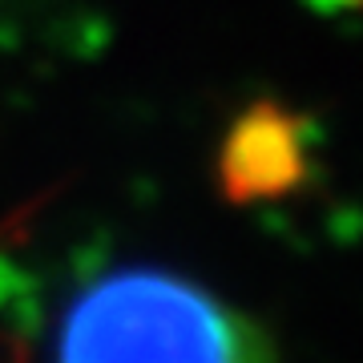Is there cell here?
I'll list each match as a JSON object with an SVG mask.
<instances>
[{"mask_svg": "<svg viewBox=\"0 0 363 363\" xmlns=\"http://www.w3.org/2000/svg\"><path fill=\"white\" fill-rule=\"evenodd\" d=\"M242 315L198 283L125 267L85 286L61 315V359H238L255 355Z\"/></svg>", "mask_w": 363, "mask_h": 363, "instance_id": "obj_1", "label": "cell"}, {"mask_svg": "<svg viewBox=\"0 0 363 363\" xmlns=\"http://www.w3.org/2000/svg\"><path fill=\"white\" fill-rule=\"evenodd\" d=\"M315 138L307 117L283 101H250L214 154V186L230 206L291 198L311 174Z\"/></svg>", "mask_w": 363, "mask_h": 363, "instance_id": "obj_2", "label": "cell"}, {"mask_svg": "<svg viewBox=\"0 0 363 363\" xmlns=\"http://www.w3.org/2000/svg\"><path fill=\"white\" fill-rule=\"evenodd\" d=\"M323 9H363V0H315Z\"/></svg>", "mask_w": 363, "mask_h": 363, "instance_id": "obj_3", "label": "cell"}]
</instances>
